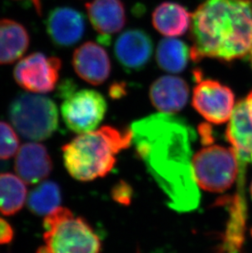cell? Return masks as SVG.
Masks as SVG:
<instances>
[{
  "label": "cell",
  "mask_w": 252,
  "mask_h": 253,
  "mask_svg": "<svg viewBox=\"0 0 252 253\" xmlns=\"http://www.w3.org/2000/svg\"><path fill=\"white\" fill-rule=\"evenodd\" d=\"M133 143L160 189L167 205L178 212L195 210L200 191L193 168V129L171 113H160L131 126Z\"/></svg>",
  "instance_id": "1"
},
{
  "label": "cell",
  "mask_w": 252,
  "mask_h": 253,
  "mask_svg": "<svg viewBox=\"0 0 252 253\" xmlns=\"http://www.w3.org/2000/svg\"><path fill=\"white\" fill-rule=\"evenodd\" d=\"M191 59L231 62L252 48V0H206L192 14Z\"/></svg>",
  "instance_id": "2"
},
{
  "label": "cell",
  "mask_w": 252,
  "mask_h": 253,
  "mask_svg": "<svg viewBox=\"0 0 252 253\" xmlns=\"http://www.w3.org/2000/svg\"><path fill=\"white\" fill-rule=\"evenodd\" d=\"M133 143L131 129L102 126L81 134L62 147L65 168L71 176L82 182L102 178L112 171L117 156Z\"/></svg>",
  "instance_id": "3"
},
{
  "label": "cell",
  "mask_w": 252,
  "mask_h": 253,
  "mask_svg": "<svg viewBox=\"0 0 252 253\" xmlns=\"http://www.w3.org/2000/svg\"><path fill=\"white\" fill-rule=\"evenodd\" d=\"M44 244L36 253H100L102 242L84 219L58 208L43 220Z\"/></svg>",
  "instance_id": "4"
},
{
  "label": "cell",
  "mask_w": 252,
  "mask_h": 253,
  "mask_svg": "<svg viewBox=\"0 0 252 253\" xmlns=\"http://www.w3.org/2000/svg\"><path fill=\"white\" fill-rule=\"evenodd\" d=\"M12 126L25 139H48L58 127V112L54 102L36 93H22L9 106Z\"/></svg>",
  "instance_id": "5"
},
{
  "label": "cell",
  "mask_w": 252,
  "mask_h": 253,
  "mask_svg": "<svg viewBox=\"0 0 252 253\" xmlns=\"http://www.w3.org/2000/svg\"><path fill=\"white\" fill-rule=\"evenodd\" d=\"M198 187L211 193L230 189L239 174V163L233 148L210 145L202 148L193 158Z\"/></svg>",
  "instance_id": "6"
},
{
  "label": "cell",
  "mask_w": 252,
  "mask_h": 253,
  "mask_svg": "<svg viewBox=\"0 0 252 253\" xmlns=\"http://www.w3.org/2000/svg\"><path fill=\"white\" fill-rule=\"evenodd\" d=\"M63 98L61 113L70 130L84 134L98 128L107 109V102L100 93L84 88L73 90Z\"/></svg>",
  "instance_id": "7"
},
{
  "label": "cell",
  "mask_w": 252,
  "mask_h": 253,
  "mask_svg": "<svg viewBox=\"0 0 252 253\" xmlns=\"http://www.w3.org/2000/svg\"><path fill=\"white\" fill-rule=\"evenodd\" d=\"M234 103L233 90L215 80H198L193 89V108L210 123L220 125L229 121Z\"/></svg>",
  "instance_id": "8"
},
{
  "label": "cell",
  "mask_w": 252,
  "mask_h": 253,
  "mask_svg": "<svg viewBox=\"0 0 252 253\" xmlns=\"http://www.w3.org/2000/svg\"><path fill=\"white\" fill-rule=\"evenodd\" d=\"M62 61L43 53H31L21 60L14 69L15 81L22 88L35 93L53 90L59 78Z\"/></svg>",
  "instance_id": "9"
},
{
  "label": "cell",
  "mask_w": 252,
  "mask_h": 253,
  "mask_svg": "<svg viewBox=\"0 0 252 253\" xmlns=\"http://www.w3.org/2000/svg\"><path fill=\"white\" fill-rule=\"evenodd\" d=\"M115 56L122 68L128 73L144 69L153 53L151 36L140 29H130L121 34L114 48Z\"/></svg>",
  "instance_id": "10"
},
{
  "label": "cell",
  "mask_w": 252,
  "mask_h": 253,
  "mask_svg": "<svg viewBox=\"0 0 252 253\" xmlns=\"http://www.w3.org/2000/svg\"><path fill=\"white\" fill-rule=\"evenodd\" d=\"M75 72L81 79L93 85L104 83L112 71L111 60L102 46L86 42L76 48L72 57Z\"/></svg>",
  "instance_id": "11"
},
{
  "label": "cell",
  "mask_w": 252,
  "mask_h": 253,
  "mask_svg": "<svg viewBox=\"0 0 252 253\" xmlns=\"http://www.w3.org/2000/svg\"><path fill=\"white\" fill-rule=\"evenodd\" d=\"M46 28L55 45L67 48L81 41L85 31V19L77 10L58 7L48 14Z\"/></svg>",
  "instance_id": "12"
},
{
  "label": "cell",
  "mask_w": 252,
  "mask_h": 253,
  "mask_svg": "<svg viewBox=\"0 0 252 253\" xmlns=\"http://www.w3.org/2000/svg\"><path fill=\"white\" fill-rule=\"evenodd\" d=\"M52 169V159L45 146L26 143L20 147L15 160V170L25 183L38 184L48 176Z\"/></svg>",
  "instance_id": "13"
},
{
  "label": "cell",
  "mask_w": 252,
  "mask_h": 253,
  "mask_svg": "<svg viewBox=\"0 0 252 253\" xmlns=\"http://www.w3.org/2000/svg\"><path fill=\"white\" fill-rule=\"evenodd\" d=\"M152 105L161 113H174L188 103L189 87L180 77L165 76L156 80L149 90Z\"/></svg>",
  "instance_id": "14"
},
{
  "label": "cell",
  "mask_w": 252,
  "mask_h": 253,
  "mask_svg": "<svg viewBox=\"0 0 252 253\" xmlns=\"http://www.w3.org/2000/svg\"><path fill=\"white\" fill-rule=\"evenodd\" d=\"M226 138L235 151L239 164L247 165L252 153V118L246 99L239 101L234 107Z\"/></svg>",
  "instance_id": "15"
},
{
  "label": "cell",
  "mask_w": 252,
  "mask_h": 253,
  "mask_svg": "<svg viewBox=\"0 0 252 253\" xmlns=\"http://www.w3.org/2000/svg\"><path fill=\"white\" fill-rule=\"evenodd\" d=\"M239 178L238 191L230 198H225L229 205V220L227 225L221 253H239L245 239L247 203L244 197V180Z\"/></svg>",
  "instance_id": "16"
},
{
  "label": "cell",
  "mask_w": 252,
  "mask_h": 253,
  "mask_svg": "<svg viewBox=\"0 0 252 253\" xmlns=\"http://www.w3.org/2000/svg\"><path fill=\"white\" fill-rule=\"evenodd\" d=\"M88 19L102 36L122 31L126 23V8L122 0H93L86 4Z\"/></svg>",
  "instance_id": "17"
},
{
  "label": "cell",
  "mask_w": 252,
  "mask_h": 253,
  "mask_svg": "<svg viewBox=\"0 0 252 253\" xmlns=\"http://www.w3.org/2000/svg\"><path fill=\"white\" fill-rule=\"evenodd\" d=\"M152 19L159 33L173 38L183 36L190 28L192 14L178 2H164L155 8Z\"/></svg>",
  "instance_id": "18"
},
{
  "label": "cell",
  "mask_w": 252,
  "mask_h": 253,
  "mask_svg": "<svg viewBox=\"0 0 252 253\" xmlns=\"http://www.w3.org/2000/svg\"><path fill=\"white\" fill-rule=\"evenodd\" d=\"M30 36L22 24L11 19H0V64H11L24 55Z\"/></svg>",
  "instance_id": "19"
},
{
  "label": "cell",
  "mask_w": 252,
  "mask_h": 253,
  "mask_svg": "<svg viewBox=\"0 0 252 253\" xmlns=\"http://www.w3.org/2000/svg\"><path fill=\"white\" fill-rule=\"evenodd\" d=\"M191 58L190 48L178 39H163L157 45L156 60L161 69L177 74L185 70Z\"/></svg>",
  "instance_id": "20"
},
{
  "label": "cell",
  "mask_w": 252,
  "mask_h": 253,
  "mask_svg": "<svg viewBox=\"0 0 252 253\" xmlns=\"http://www.w3.org/2000/svg\"><path fill=\"white\" fill-rule=\"evenodd\" d=\"M27 189L23 179L12 173L0 174V213L12 215L26 203Z\"/></svg>",
  "instance_id": "21"
},
{
  "label": "cell",
  "mask_w": 252,
  "mask_h": 253,
  "mask_svg": "<svg viewBox=\"0 0 252 253\" xmlns=\"http://www.w3.org/2000/svg\"><path fill=\"white\" fill-rule=\"evenodd\" d=\"M62 203V194L58 184L46 180L38 184L29 193L26 205L31 212L37 215H47Z\"/></svg>",
  "instance_id": "22"
},
{
  "label": "cell",
  "mask_w": 252,
  "mask_h": 253,
  "mask_svg": "<svg viewBox=\"0 0 252 253\" xmlns=\"http://www.w3.org/2000/svg\"><path fill=\"white\" fill-rule=\"evenodd\" d=\"M19 138L10 125L0 122V160L12 158L19 150Z\"/></svg>",
  "instance_id": "23"
},
{
  "label": "cell",
  "mask_w": 252,
  "mask_h": 253,
  "mask_svg": "<svg viewBox=\"0 0 252 253\" xmlns=\"http://www.w3.org/2000/svg\"><path fill=\"white\" fill-rule=\"evenodd\" d=\"M14 236V231L7 220L0 217V245L11 243Z\"/></svg>",
  "instance_id": "24"
},
{
  "label": "cell",
  "mask_w": 252,
  "mask_h": 253,
  "mask_svg": "<svg viewBox=\"0 0 252 253\" xmlns=\"http://www.w3.org/2000/svg\"><path fill=\"white\" fill-rule=\"evenodd\" d=\"M130 189L126 184H120L114 190V198L120 203H128L130 201Z\"/></svg>",
  "instance_id": "25"
},
{
  "label": "cell",
  "mask_w": 252,
  "mask_h": 253,
  "mask_svg": "<svg viewBox=\"0 0 252 253\" xmlns=\"http://www.w3.org/2000/svg\"><path fill=\"white\" fill-rule=\"evenodd\" d=\"M110 93L112 98H121L122 95L126 94V88L122 83H116L110 88Z\"/></svg>",
  "instance_id": "26"
},
{
  "label": "cell",
  "mask_w": 252,
  "mask_h": 253,
  "mask_svg": "<svg viewBox=\"0 0 252 253\" xmlns=\"http://www.w3.org/2000/svg\"><path fill=\"white\" fill-rule=\"evenodd\" d=\"M246 100L248 102V108H249V111H250L251 116H252V90L249 93V95L248 96V98Z\"/></svg>",
  "instance_id": "27"
},
{
  "label": "cell",
  "mask_w": 252,
  "mask_h": 253,
  "mask_svg": "<svg viewBox=\"0 0 252 253\" xmlns=\"http://www.w3.org/2000/svg\"><path fill=\"white\" fill-rule=\"evenodd\" d=\"M250 60H251V64H252V50H251V52H250Z\"/></svg>",
  "instance_id": "28"
},
{
  "label": "cell",
  "mask_w": 252,
  "mask_h": 253,
  "mask_svg": "<svg viewBox=\"0 0 252 253\" xmlns=\"http://www.w3.org/2000/svg\"><path fill=\"white\" fill-rule=\"evenodd\" d=\"M251 195H252V184H251Z\"/></svg>",
  "instance_id": "29"
},
{
  "label": "cell",
  "mask_w": 252,
  "mask_h": 253,
  "mask_svg": "<svg viewBox=\"0 0 252 253\" xmlns=\"http://www.w3.org/2000/svg\"><path fill=\"white\" fill-rule=\"evenodd\" d=\"M251 161H252V156H251Z\"/></svg>",
  "instance_id": "30"
},
{
  "label": "cell",
  "mask_w": 252,
  "mask_h": 253,
  "mask_svg": "<svg viewBox=\"0 0 252 253\" xmlns=\"http://www.w3.org/2000/svg\"><path fill=\"white\" fill-rule=\"evenodd\" d=\"M251 234H252V229H251Z\"/></svg>",
  "instance_id": "31"
}]
</instances>
